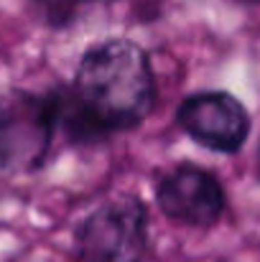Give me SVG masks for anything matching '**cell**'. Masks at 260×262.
Returning <instances> with one entry per match:
<instances>
[{
	"mask_svg": "<svg viewBox=\"0 0 260 262\" xmlns=\"http://www.w3.org/2000/svg\"><path fill=\"white\" fill-rule=\"evenodd\" d=\"M46 97L56 133L74 143H97L141 127L156 107L158 82L141 43L107 38L82 54L72 84H59Z\"/></svg>",
	"mask_w": 260,
	"mask_h": 262,
	"instance_id": "1",
	"label": "cell"
},
{
	"mask_svg": "<svg viewBox=\"0 0 260 262\" xmlns=\"http://www.w3.org/2000/svg\"><path fill=\"white\" fill-rule=\"evenodd\" d=\"M148 250V206L117 196L89 211L74 229L77 262H143Z\"/></svg>",
	"mask_w": 260,
	"mask_h": 262,
	"instance_id": "2",
	"label": "cell"
},
{
	"mask_svg": "<svg viewBox=\"0 0 260 262\" xmlns=\"http://www.w3.org/2000/svg\"><path fill=\"white\" fill-rule=\"evenodd\" d=\"M56 138L46 94H0V171L33 173L44 166Z\"/></svg>",
	"mask_w": 260,
	"mask_h": 262,
	"instance_id": "3",
	"label": "cell"
},
{
	"mask_svg": "<svg viewBox=\"0 0 260 262\" xmlns=\"http://www.w3.org/2000/svg\"><path fill=\"white\" fill-rule=\"evenodd\" d=\"M176 125L202 148L222 156H235L250 138L248 107L225 89H204L181 99Z\"/></svg>",
	"mask_w": 260,
	"mask_h": 262,
	"instance_id": "4",
	"label": "cell"
},
{
	"mask_svg": "<svg viewBox=\"0 0 260 262\" xmlns=\"http://www.w3.org/2000/svg\"><path fill=\"white\" fill-rule=\"evenodd\" d=\"M153 196L166 219L186 227H214L227 209L219 178L196 163H178L161 173Z\"/></svg>",
	"mask_w": 260,
	"mask_h": 262,
	"instance_id": "5",
	"label": "cell"
},
{
	"mask_svg": "<svg viewBox=\"0 0 260 262\" xmlns=\"http://www.w3.org/2000/svg\"><path fill=\"white\" fill-rule=\"evenodd\" d=\"M31 3L36 5L38 15L51 28H64V26H69L77 18L79 8L85 5L87 0H31Z\"/></svg>",
	"mask_w": 260,
	"mask_h": 262,
	"instance_id": "6",
	"label": "cell"
},
{
	"mask_svg": "<svg viewBox=\"0 0 260 262\" xmlns=\"http://www.w3.org/2000/svg\"><path fill=\"white\" fill-rule=\"evenodd\" d=\"M237 3H245V5H255V3H260V0H237Z\"/></svg>",
	"mask_w": 260,
	"mask_h": 262,
	"instance_id": "7",
	"label": "cell"
},
{
	"mask_svg": "<svg viewBox=\"0 0 260 262\" xmlns=\"http://www.w3.org/2000/svg\"><path fill=\"white\" fill-rule=\"evenodd\" d=\"M258 178H260V148H258Z\"/></svg>",
	"mask_w": 260,
	"mask_h": 262,
	"instance_id": "8",
	"label": "cell"
}]
</instances>
